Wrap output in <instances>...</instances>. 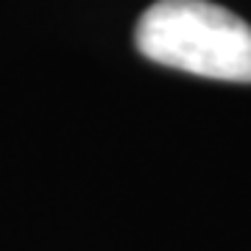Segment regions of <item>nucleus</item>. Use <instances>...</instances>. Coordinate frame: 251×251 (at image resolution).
Segmentation results:
<instances>
[{
	"label": "nucleus",
	"instance_id": "obj_1",
	"mask_svg": "<svg viewBox=\"0 0 251 251\" xmlns=\"http://www.w3.org/2000/svg\"><path fill=\"white\" fill-rule=\"evenodd\" d=\"M134 42L162 67L251 84V25L209 0H156L137 23Z\"/></svg>",
	"mask_w": 251,
	"mask_h": 251
}]
</instances>
